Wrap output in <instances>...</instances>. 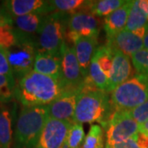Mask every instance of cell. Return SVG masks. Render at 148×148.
Listing matches in <instances>:
<instances>
[{"label":"cell","mask_w":148,"mask_h":148,"mask_svg":"<svg viewBox=\"0 0 148 148\" xmlns=\"http://www.w3.org/2000/svg\"><path fill=\"white\" fill-rule=\"evenodd\" d=\"M49 119L48 106L24 107L16 122V148H34Z\"/></svg>","instance_id":"obj_3"},{"label":"cell","mask_w":148,"mask_h":148,"mask_svg":"<svg viewBox=\"0 0 148 148\" xmlns=\"http://www.w3.org/2000/svg\"><path fill=\"white\" fill-rule=\"evenodd\" d=\"M114 112L111 105L110 96L103 90L94 89L83 90L80 95L75 114L74 123H100L104 127Z\"/></svg>","instance_id":"obj_2"},{"label":"cell","mask_w":148,"mask_h":148,"mask_svg":"<svg viewBox=\"0 0 148 148\" xmlns=\"http://www.w3.org/2000/svg\"><path fill=\"white\" fill-rule=\"evenodd\" d=\"M4 23H12V17L10 16L3 3L0 5V24Z\"/></svg>","instance_id":"obj_33"},{"label":"cell","mask_w":148,"mask_h":148,"mask_svg":"<svg viewBox=\"0 0 148 148\" xmlns=\"http://www.w3.org/2000/svg\"><path fill=\"white\" fill-rule=\"evenodd\" d=\"M147 31L148 25L136 32L123 30L111 39L107 40L106 44L131 58L134 53L144 49L143 40Z\"/></svg>","instance_id":"obj_11"},{"label":"cell","mask_w":148,"mask_h":148,"mask_svg":"<svg viewBox=\"0 0 148 148\" xmlns=\"http://www.w3.org/2000/svg\"><path fill=\"white\" fill-rule=\"evenodd\" d=\"M17 41V35L12 23L0 24V47L5 49L13 46Z\"/></svg>","instance_id":"obj_27"},{"label":"cell","mask_w":148,"mask_h":148,"mask_svg":"<svg viewBox=\"0 0 148 148\" xmlns=\"http://www.w3.org/2000/svg\"><path fill=\"white\" fill-rule=\"evenodd\" d=\"M100 20L87 12L70 15L68 30L77 32L80 36H98L100 34Z\"/></svg>","instance_id":"obj_15"},{"label":"cell","mask_w":148,"mask_h":148,"mask_svg":"<svg viewBox=\"0 0 148 148\" xmlns=\"http://www.w3.org/2000/svg\"><path fill=\"white\" fill-rule=\"evenodd\" d=\"M45 17L46 15L35 13L12 17V26L16 28V30H14L17 36L31 38V35H40Z\"/></svg>","instance_id":"obj_18"},{"label":"cell","mask_w":148,"mask_h":148,"mask_svg":"<svg viewBox=\"0 0 148 148\" xmlns=\"http://www.w3.org/2000/svg\"><path fill=\"white\" fill-rule=\"evenodd\" d=\"M139 132L148 135V120L142 124H139Z\"/></svg>","instance_id":"obj_35"},{"label":"cell","mask_w":148,"mask_h":148,"mask_svg":"<svg viewBox=\"0 0 148 148\" xmlns=\"http://www.w3.org/2000/svg\"><path fill=\"white\" fill-rule=\"evenodd\" d=\"M134 69L138 73L148 75V49H142L131 57Z\"/></svg>","instance_id":"obj_29"},{"label":"cell","mask_w":148,"mask_h":148,"mask_svg":"<svg viewBox=\"0 0 148 148\" xmlns=\"http://www.w3.org/2000/svg\"><path fill=\"white\" fill-rule=\"evenodd\" d=\"M83 126L79 123H73L69 127L64 148H82L85 141Z\"/></svg>","instance_id":"obj_25"},{"label":"cell","mask_w":148,"mask_h":148,"mask_svg":"<svg viewBox=\"0 0 148 148\" xmlns=\"http://www.w3.org/2000/svg\"><path fill=\"white\" fill-rule=\"evenodd\" d=\"M0 75L13 77V73L11 68L7 49L0 47Z\"/></svg>","instance_id":"obj_31"},{"label":"cell","mask_w":148,"mask_h":148,"mask_svg":"<svg viewBox=\"0 0 148 148\" xmlns=\"http://www.w3.org/2000/svg\"><path fill=\"white\" fill-rule=\"evenodd\" d=\"M143 48H144V49H148V31L146 33L145 36H144V40H143Z\"/></svg>","instance_id":"obj_36"},{"label":"cell","mask_w":148,"mask_h":148,"mask_svg":"<svg viewBox=\"0 0 148 148\" xmlns=\"http://www.w3.org/2000/svg\"><path fill=\"white\" fill-rule=\"evenodd\" d=\"M62 85L64 90L82 88L84 85L83 77L78 60L77 58L75 47L67 45L62 48Z\"/></svg>","instance_id":"obj_8"},{"label":"cell","mask_w":148,"mask_h":148,"mask_svg":"<svg viewBox=\"0 0 148 148\" xmlns=\"http://www.w3.org/2000/svg\"><path fill=\"white\" fill-rule=\"evenodd\" d=\"M12 140V118L9 111L0 110V148H10Z\"/></svg>","instance_id":"obj_22"},{"label":"cell","mask_w":148,"mask_h":148,"mask_svg":"<svg viewBox=\"0 0 148 148\" xmlns=\"http://www.w3.org/2000/svg\"><path fill=\"white\" fill-rule=\"evenodd\" d=\"M82 148L104 147V130L97 124H92L85 138Z\"/></svg>","instance_id":"obj_26"},{"label":"cell","mask_w":148,"mask_h":148,"mask_svg":"<svg viewBox=\"0 0 148 148\" xmlns=\"http://www.w3.org/2000/svg\"><path fill=\"white\" fill-rule=\"evenodd\" d=\"M71 124L49 118L34 148H64Z\"/></svg>","instance_id":"obj_10"},{"label":"cell","mask_w":148,"mask_h":148,"mask_svg":"<svg viewBox=\"0 0 148 148\" xmlns=\"http://www.w3.org/2000/svg\"><path fill=\"white\" fill-rule=\"evenodd\" d=\"M86 78L90 80L98 90L109 93V79L100 68L95 56L91 59L89 75Z\"/></svg>","instance_id":"obj_23"},{"label":"cell","mask_w":148,"mask_h":148,"mask_svg":"<svg viewBox=\"0 0 148 148\" xmlns=\"http://www.w3.org/2000/svg\"><path fill=\"white\" fill-rule=\"evenodd\" d=\"M64 90L58 80L32 70L18 78L15 95L24 107L45 106L55 101Z\"/></svg>","instance_id":"obj_1"},{"label":"cell","mask_w":148,"mask_h":148,"mask_svg":"<svg viewBox=\"0 0 148 148\" xmlns=\"http://www.w3.org/2000/svg\"><path fill=\"white\" fill-rule=\"evenodd\" d=\"M148 101V75L138 73L111 92L114 110H132Z\"/></svg>","instance_id":"obj_4"},{"label":"cell","mask_w":148,"mask_h":148,"mask_svg":"<svg viewBox=\"0 0 148 148\" xmlns=\"http://www.w3.org/2000/svg\"><path fill=\"white\" fill-rule=\"evenodd\" d=\"M70 15L61 12L46 15L39 35V49L53 53H62Z\"/></svg>","instance_id":"obj_5"},{"label":"cell","mask_w":148,"mask_h":148,"mask_svg":"<svg viewBox=\"0 0 148 148\" xmlns=\"http://www.w3.org/2000/svg\"><path fill=\"white\" fill-rule=\"evenodd\" d=\"M110 47L113 50V66L109 78V93L129 79L132 72L131 58L115 48Z\"/></svg>","instance_id":"obj_13"},{"label":"cell","mask_w":148,"mask_h":148,"mask_svg":"<svg viewBox=\"0 0 148 148\" xmlns=\"http://www.w3.org/2000/svg\"><path fill=\"white\" fill-rule=\"evenodd\" d=\"M148 25V16L140 8L138 0L133 2L132 8L129 12V16L125 29L130 32H136Z\"/></svg>","instance_id":"obj_21"},{"label":"cell","mask_w":148,"mask_h":148,"mask_svg":"<svg viewBox=\"0 0 148 148\" xmlns=\"http://www.w3.org/2000/svg\"><path fill=\"white\" fill-rule=\"evenodd\" d=\"M98 36H81L74 47L81 72L86 78L89 75L90 62L97 49Z\"/></svg>","instance_id":"obj_16"},{"label":"cell","mask_w":148,"mask_h":148,"mask_svg":"<svg viewBox=\"0 0 148 148\" xmlns=\"http://www.w3.org/2000/svg\"><path fill=\"white\" fill-rule=\"evenodd\" d=\"M37 51L32 38L17 36L16 44L7 49L13 76L16 75L19 78L34 69Z\"/></svg>","instance_id":"obj_6"},{"label":"cell","mask_w":148,"mask_h":148,"mask_svg":"<svg viewBox=\"0 0 148 148\" xmlns=\"http://www.w3.org/2000/svg\"><path fill=\"white\" fill-rule=\"evenodd\" d=\"M138 3H139L140 8L148 16V0H138Z\"/></svg>","instance_id":"obj_34"},{"label":"cell","mask_w":148,"mask_h":148,"mask_svg":"<svg viewBox=\"0 0 148 148\" xmlns=\"http://www.w3.org/2000/svg\"><path fill=\"white\" fill-rule=\"evenodd\" d=\"M133 2L132 0H127L123 5L104 18L103 27L107 40L125 29Z\"/></svg>","instance_id":"obj_17"},{"label":"cell","mask_w":148,"mask_h":148,"mask_svg":"<svg viewBox=\"0 0 148 148\" xmlns=\"http://www.w3.org/2000/svg\"><path fill=\"white\" fill-rule=\"evenodd\" d=\"M50 3L57 12L68 14H75L82 12H87L90 1L86 0H52Z\"/></svg>","instance_id":"obj_19"},{"label":"cell","mask_w":148,"mask_h":148,"mask_svg":"<svg viewBox=\"0 0 148 148\" xmlns=\"http://www.w3.org/2000/svg\"><path fill=\"white\" fill-rule=\"evenodd\" d=\"M106 148H141L138 143L137 135L124 142L114 144H106Z\"/></svg>","instance_id":"obj_32"},{"label":"cell","mask_w":148,"mask_h":148,"mask_svg":"<svg viewBox=\"0 0 148 148\" xmlns=\"http://www.w3.org/2000/svg\"><path fill=\"white\" fill-rule=\"evenodd\" d=\"M126 0L90 1L88 12L95 16H107L125 3Z\"/></svg>","instance_id":"obj_20"},{"label":"cell","mask_w":148,"mask_h":148,"mask_svg":"<svg viewBox=\"0 0 148 148\" xmlns=\"http://www.w3.org/2000/svg\"><path fill=\"white\" fill-rule=\"evenodd\" d=\"M129 114L139 124L145 123L148 120V101L132 110H129Z\"/></svg>","instance_id":"obj_30"},{"label":"cell","mask_w":148,"mask_h":148,"mask_svg":"<svg viewBox=\"0 0 148 148\" xmlns=\"http://www.w3.org/2000/svg\"><path fill=\"white\" fill-rule=\"evenodd\" d=\"M106 132V144L124 142L139 132V123L133 119L129 110H114L104 126Z\"/></svg>","instance_id":"obj_7"},{"label":"cell","mask_w":148,"mask_h":148,"mask_svg":"<svg viewBox=\"0 0 148 148\" xmlns=\"http://www.w3.org/2000/svg\"><path fill=\"white\" fill-rule=\"evenodd\" d=\"M61 64L62 53H53L41 49H38L33 70L58 80L62 84Z\"/></svg>","instance_id":"obj_14"},{"label":"cell","mask_w":148,"mask_h":148,"mask_svg":"<svg viewBox=\"0 0 148 148\" xmlns=\"http://www.w3.org/2000/svg\"><path fill=\"white\" fill-rule=\"evenodd\" d=\"M82 89L83 87L64 90L62 95L48 106L49 118L73 123L76 107Z\"/></svg>","instance_id":"obj_9"},{"label":"cell","mask_w":148,"mask_h":148,"mask_svg":"<svg viewBox=\"0 0 148 148\" xmlns=\"http://www.w3.org/2000/svg\"><path fill=\"white\" fill-rule=\"evenodd\" d=\"M15 87L13 77L0 75V102L11 101L15 95Z\"/></svg>","instance_id":"obj_28"},{"label":"cell","mask_w":148,"mask_h":148,"mask_svg":"<svg viewBox=\"0 0 148 148\" xmlns=\"http://www.w3.org/2000/svg\"><path fill=\"white\" fill-rule=\"evenodd\" d=\"M3 5L12 17L32 13L49 15L55 11L50 1L44 0H10L4 1Z\"/></svg>","instance_id":"obj_12"},{"label":"cell","mask_w":148,"mask_h":148,"mask_svg":"<svg viewBox=\"0 0 148 148\" xmlns=\"http://www.w3.org/2000/svg\"><path fill=\"white\" fill-rule=\"evenodd\" d=\"M94 56L99 64L102 72L110 78L113 66V50L109 45H105L97 48Z\"/></svg>","instance_id":"obj_24"}]
</instances>
